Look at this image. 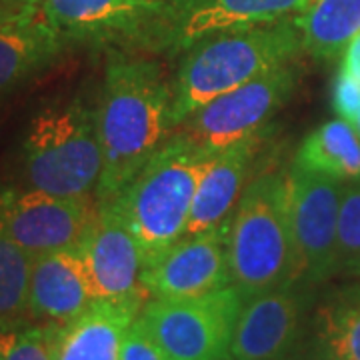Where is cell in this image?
I'll list each match as a JSON object with an SVG mask.
<instances>
[{
  "instance_id": "6da1fadb",
  "label": "cell",
  "mask_w": 360,
  "mask_h": 360,
  "mask_svg": "<svg viewBox=\"0 0 360 360\" xmlns=\"http://www.w3.org/2000/svg\"><path fill=\"white\" fill-rule=\"evenodd\" d=\"M96 120L104 158L96 198L104 200L120 193L176 130L172 86L160 66L142 58L110 60Z\"/></svg>"
},
{
  "instance_id": "7a4b0ae2",
  "label": "cell",
  "mask_w": 360,
  "mask_h": 360,
  "mask_svg": "<svg viewBox=\"0 0 360 360\" xmlns=\"http://www.w3.org/2000/svg\"><path fill=\"white\" fill-rule=\"evenodd\" d=\"M226 246L231 284L246 298L302 284L288 172L269 170L252 179L231 220Z\"/></svg>"
},
{
  "instance_id": "3957f363",
  "label": "cell",
  "mask_w": 360,
  "mask_h": 360,
  "mask_svg": "<svg viewBox=\"0 0 360 360\" xmlns=\"http://www.w3.org/2000/svg\"><path fill=\"white\" fill-rule=\"evenodd\" d=\"M300 52L304 49L296 20L222 32L196 42L172 84L174 129L220 94L295 63Z\"/></svg>"
},
{
  "instance_id": "277c9868",
  "label": "cell",
  "mask_w": 360,
  "mask_h": 360,
  "mask_svg": "<svg viewBox=\"0 0 360 360\" xmlns=\"http://www.w3.org/2000/svg\"><path fill=\"white\" fill-rule=\"evenodd\" d=\"M214 153L174 132L112 200L142 250L144 264L186 232L200 179Z\"/></svg>"
},
{
  "instance_id": "5b68a950",
  "label": "cell",
  "mask_w": 360,
  "mask_h": 360,
  "mask_svg": "<svg viewBox=\"0 0 360 360\" xmlns=\"http://www.w3.org/2000/svg\"><path fill=\"white\" fill-rule=\"evenodd\" d=\"M25 172L30 188L52 196H96L103 144L96 110L82 101L44 106L26 129Z\"/></svg>"
},
{
  "instance_id": "8992f818",
  "label": "cell",
  "mask_w": 360,
  "mask_h": 360,
  "mask_svg": "<svg viewBox=\"0 0 360 360\" xmlns=\"http://www.w3.org/2000/svg\"><path fill=\"white\" fill-rule=\"evenodd\" d=\"M246 296L229 284L191 298H148L139 319L172 360H217L231 354Z\"/></svg>"
},
{
  "instance_id": "52a82bcc",
  "label": "cell",
  "mask_w": 360,
  "mask_h": 360,
  "mask_svg": "<svg viewBox=\"0 0 360 360\" xmlns=\"http://www.w3.org/2000/svg\"><path fill=\"white\" fill-rule=\"evenodd\" d=\"M298 80L300 72L292 63L278 66L200 106L174 132L210 153L258 136L270 118L290 101Z\"/></svg>"
},
{
  "instance_id": "ba28073f",
  "label": "cell",
  "mask_w": 360,
  "mask_h": 360,
  "mask_svg": "<svg viewBox=\"0 0 360 360\" xmlns=\"http://www.w3.org/2000/svg\"><path fill=\"white\" fill-rule=\"evenodd\" d=\"M347 180L302 170H288L290 220L302 284L326 283L340 274L338 214Z\"/></svg>"
},
{
  "instance_id": "9c48e42d",
  "label": "cell",
  "mask_w": 360,
  "mask_h": 360,
  "mask_svg": "<svg viewBox=\"0 0 360 360\" xmlns=\"http://www.w3.org/2000/svg\"><path fill=\"white\" fill-rule=\"evenodd\" d=\"M98 214V198L52 196L40 191H2L0 226L30 257L78 248Z\"/></svg>"
},
{
  "instance_id": "30bf717a",
  "label": "cell",
  "mask_w": 360,
  "mask_h": 360,
  "mask_svg": "<svg viewBox=\"0 0 360 360\" xmlns=\"http://www.w3.org/2000/svg\"><path fill=\"white\" fill-rule=\"evenodd\" d=\"M314 0H172L148 37L170 49H191L200 40L252 26L296 18Z\"/></svg>"
},
{
  "instance_id": "8fae6325",
  "label": "cell",
  "mask_w": 360,
  "mask_h": 360,
  "mask_svg": "<svg viewBox=\"0 0 360 360\" xmlns=\"http://www.w3.org/2000/svg\"><path fill=\"white\" fill-rule=\"evenodd\" d=\"M229 229L182 236L142 269L148 298H191L231 284Z\"/></svg>"
},
{
  "instance_id": "7c38bea8",
  "label": "cell",
  "mask_w": 360,
  "mask_h": 360,
  "mask_svg": "<svg viewBox=\"0 0 360 360\" xmlns=\"http://www.w3.org/2000/svg\"><path fill=\"white\" fill-rule=\"evenodd\" d=\"M309 284H292L246 298L232 335L236 360H290L304 330Z\"/></svg>"
},
{
  "instance_id": "4fadbf2b",
  "label": "cell",
  "mask_w": 360,
  "mask_h": 360,
  "mask_svg": "<svg viewBox=\"0 0 360 360\" xmlns=\"http://www.w3.org/2000/svg\"><path fill=\"white\" fill-rule=\"evenodd\" d=\"M98 298H144L142 250L112 200H98V214L80 245Z\"/></svg>"
},
{
  "instance_id": "5bb4252c",
  "label": "cell",
  "mask_w": 360,
  "mask_h": 360,
  "mask_svg": "<svg viewBox=\"0 0 360 360\" xmlns=\"http://www.w3.org/2000/svg\"><path fill=\"white\" fill-rule=\"evenodd\" d=\"M165 6L160 0H42L40 18L65 42H104L148 37Z\"/></svg>"
},
{
  "instance_id": "9a60e30c",
  "label": "cell",
  "mask_w": 360,
  "mask_h": 360,
  "mask_svg": "<svg viewBox=\"0 0 360 360\" xmlns=\"http://www.w3.org/2000/svg\"><path fill=\"white\" fill-rule=\"evenodd\" d=\"M98 300L80 246L32 258L28 284L30 324H65Z\"/></svg>"
},
{
  "instance_id": "2e32d148",
  "label": "cell",
  "mask_w": 360,
  "mask_h": 360,
  "mask_svg": "<svg viewBox=\"0 0 360 360\" xmlns=\"http://www.w3.org/2000/svg\"><path fill=\"white\" fill-rule=\"evenodd\" d=\"M144 298H98L65 324H46L54 360H120L124 336Z\"/></svg>"
},
{
  "instance_id": "e0dca14e",
  "label": "cell",
  "mask_w": 360,
  "mask_h": 360,
  "mask_svg": "<svg viewBox=\"0 0 360 360\" xmlns=\"http://www.w3.org/2000/svg\"><path fill=\"white\" fill-rule=\"evenodd\" d=\"M258 153V136L214 153L200 179L184 236L229 229Z\"/></svg>"
},
{
  "instance_id": "ac0fdd59",
  "label": "cell",
  "mask_w": 360,
  "mask_h": 360,
  "mask_svg": "<svg viewBox=\"0 0 360 360\" xmlns=\"http://www.w3.org/2000/svg\"><path fill=\"white\" fill-rule=\"evenodd\" d=\"M66 42L42 18L0 30V103L51 68Z\"/></svg>"
},
{
  "instance_id": "d6986e66",
  "label": "cell",
  "mask_w": 360,
  "mask_h": 360,
  "mask_svg": "<svg viewBox=\"0 0 360 360\" xmlns=\"http://www.w3.org/2000/svg\"><path fill=\"white\" fill-rule=\"evenodd\" d=\"M314 347L326 360H360V281L330 290L312 316Z\"/></svg>"
},
{
  "instance_id": "ffe728a7",
  "label": "cell",
  "mask_w": 360,
  "mask_h": 360,
  "mask_svg": "<svg viewBox=\"0 0 360 360\" xmlns=\"http://www.w3.org/2000/svg\"><path fill=\"white\" fill-rule=\"evenodd\" d=\"M295 167L340 180L360 179V134L348 120L321 124L300 142Z\"/></svg>"
},
{
  "instance_id": "44dd1931",
  "label": "cell",
  "mask_w": 360,
  "mask_h": 360,
  "mask_svg": "<svg viewBox=\"0 0 360 360\" xmlns=\"http://www.w3.org/2000/svg\"><path fill=\"white\" fill-rule=\"evenodd\" d=\"M295 20L304 52L319 60H330L340 56L360 32V0H314Z\"/></svg>"
},
{
  "instance_id": "7402d4cb",
  "label": "cell",
  "mask_w": 360,
  "mask_h": 360,
  "mask_svg": "<svg viewBox=\"0 0 360 360\" xmlns=\"http://www.w3.org/2000/svg\"><path fill=\"white\" fill-rule=\"evenodd\" d=\"M32 257L0 226V330L30 324L28 284Z\"/></svg>"
},
{
  "instance_id": "603a6c76",
  "label": "cell",
  "mask_w": 360,
  "mask_h": 360,
  "mask_svg": "<svg viewBox=\"0 0 360 360\" xmlns=\"http://www.w3.org/2000/svg\"><path fill=\"white\" fill-rule=\"evenodd\" d=\"M340 274L360 278V179L345 182L338 214Z\"/></svg>"
},
{
  "instance_id": "cb8c5ba5",
  "label": "cell",
  "mask_w": 360,
  "mask_h": 360,
  "mask_svg": "<svg viewBox=\"0 0 360 360\" xmlns=\"http://www.w3.org/2000/svg\"><path fill=\"white\" fill-rule=\"evenodd\" d=\"M0 360H54L46 324L0 330Z\"/></svg>"
},
{
  "instance_id": "d4e9b609",
  "label": "cell",
  "mask_w": 360,
  "mask_h": 360,
  "mask_svg": "<svg viewBox=\"0 0 360 360\" xmlns=\"http://www.w3.org/2000/svg\"><path fill=\"white\" fill-rule=\"evenodd\" d=\"M120 360H172L168 352L158 345L150 330L144 326V322L136 316L129 333L124 336V342L120 348Z\"/></svg>"
},
{
  "instance_id": "484cf974",
  "label": "cell",
  "mask_w": 360,
  "mask_h": 360,
  "mask_svg": "<svg viewBox=\"0 0 360 360\" xmlns=\"http://www.w3.org/2000/svg\"><path fill=\"white\" fill-rule=\"evenodd\" d=\"M333 108L338 118L354 124L360 112V82L342 66L333 82Z\"/></svg>"
},
{
  "instance_id": "4316f807",
  "label": "cell",
  "mask_w": 360,
  "mask_h": 360,
  "mask_svg": "<svg viewBox=\"0 0 360 360\" xmlns=\"http://www.w3.org/2000/svg\"><path fill=\"white\" fill-rule=\"evenodd\" d=\"M40 2L42 0H0V30L39 18Z\"/></svg>"
},
{
  "instance_id": "83f0119b",
  "label": "cell",
  "mask_w": 360,
  "mask_h": 360,
  "mask_svg": "<svg viewBox=\"0 0 360 360\" xmlns=\"http://www.w3.org/2000/svg\"><path fill=\"white\" fill-rule=\"evenodd\" d=\"M340 66L360 82V32L348 42V46L342 52V65Z\"/></svg>"
},
{
  "instance_id": "f1b7e54d",
  "label": "cell",
  "mask_w": 360,
  "mask_h": 360,
  "mask_svg": "<svg viewBox=\"0 0 360 360\" xmlns=\"http://www.w3.org/2000/svg\"><path fill=\"white\" fill-rule=\"evenodd\" d=\"M354 129H356V132L360 134V112H359V116H356V120H354Z\"/></svg>"
},
{
  "instance_id": "f546056e",
  "label": "cell",
  "mask_w": 360,
  "mask_h": 360,
  "mask_svg": "<svg viewBox=\"0 0 360 360\" xmlns=\"http://www.w3.org/2000/svg\"><path fill=\"white\" fill-rule=\"evenodd\" d=\"M217 360H236L234 356H231V354H226V356H222V359H217Z\"/></svg>"
},
{
  "instance_id": "4dcf8cb0",
  "label": "cell",
  "mask_w": 360,
  "mask_h": 360,
  "mask_svg": "<svg viewBox=\"0 0 360 360\" xmlns=\"http://www.w3.org/2000/svg\"><path fill=\"white\" fill-rule=\"evenodd\" d=\"M321 360H326V359H321Z\"/></svg>"
}]
</instances>
